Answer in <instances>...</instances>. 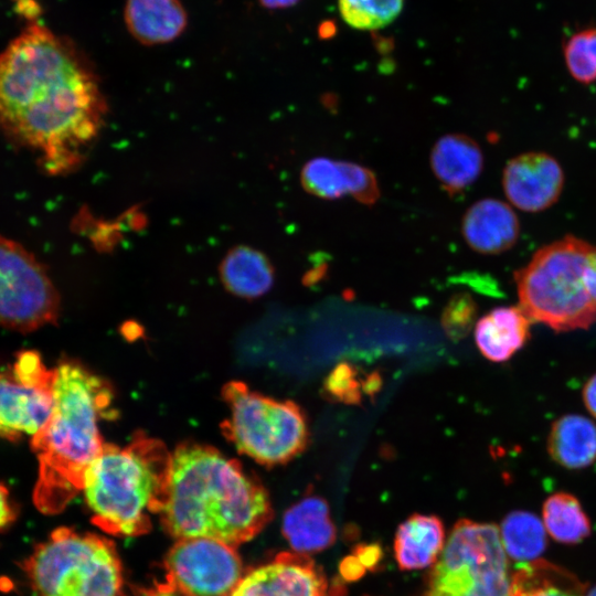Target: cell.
<instances>
[{
  "mask_svg": "<svg viewBox=\"0 0 596 596\" xmlns=\"http://www.w3.org/2000/svg\"><path fill=\"white\" fill-rule=\"evenodd\" d=\"M445 545V529L438 517L413 514L400 524L394 538V555L401 570L433 566Z\"/></svg>",
  "mask_w": 596,
  "mask_h": 596,
  "instance_id": "18",
  "label": "cell"
},
{
  "mask_svg": "<svg viewBox=\"0 0 596 596\" xmlns=\"http://www.w3.org/2000/svg\"><path fill=\"white\" fill-rule=\"evenodd\" d=\"M593 247L566 235L539 248L514 272L519 306L532 321L555 332L585 330L596 322V302L587 280Z\"/></svg>",
  "mask_w": 596,
  "mask_h": 596,
  "instance_id": "5",
  "label": "cell"
},
{
  "mask_svg": "<svg viewBox=\"0 0 596 596\" xmlns=\"http://www.w3.org/2000/svg\"><path fill=\"white\" fill-rule=\"evenodd\" d=\"M168 578L182 596H228L242 578L233 545L211 539H181L166 558Z\"/></svg>",
  "mask_w": 596,
  "mask_h": 596,
  "instance_id": "11",
  "label": "cell"
},
{
  "mask_svg": "<svg viewBox=\"0 0 596 596\" xmlns=\"http://www.w3.org/2000/svg\"><path fill=\"white\" fill-rule=\"evenodd\" d=\"M579 583L558 570L550 575L540 588L521 596H582Z\"/></svg>",
  "mask_w": 596,
  "mask_h": 596,
  "instance_id": "30",
  "label": "cell"
},
{
  "mask_svg": "<svg viewBox=\"0 0 596 596\" xmlns=\"http://www.w3.org/2000/svg\"><path fill=\"white\" fill-rule=\"evenodd\" d=\"M582 397L586 409L596 418V373L584 384Z\"/></svg>",
  "mask_w": 596,
  "mask_h": 596,
  "instance_id": "32",
  "label": "cell"
},
{
  "mask_svg": "<svg viewBox=\"0 0 596 596\" xmlns=\"http://www.w3.org/2000/svg\"><path fill=\"white\" fill-rule=\"evenodd\" d=\"M60 296L45 267L20 243L0 235V327L31 332L57 320Z\"/></svg>",
  "mask_w": 596,
  "mask_h": 596,
  "instance_id": "9",
  "label": "cell"
},
{
  "mask_svg": "<svg viewBox=\"0 0 596 596\" xmlns=\"http://www.w3.org/2000/svg\"><path fill=\"white\" fill-rule=\"evenodd\" d=\"M508 570L499 529L462 519L432 566L423 596H510Z\"/></svg>",
  "mask_w": 596,
  "mask_h": 596,
  "instance_id": "8",
  "label": "cell"
},
{
  "mask_svg": "<svg viewBox=\"0 0 596 596\" xmlns=\"http://www.w3.org/2000/svg\"><path fill=\"white\" fill-rule=\"evenodd\" d=\"M371 377L368 380L366 383ZM358 370L349 363L337 365L323 382V392L333 401L352 404L361 401L362 391Z\"/></svg>",
  "mask_w": 596,
  "mask_h": 596,
  "instance_id": "28",
  "label": "cell"
},
{
  "mask_svg": "<svg viewBox=\"0 0 596 596\" xmlns=\"http://www.w3.org/2000/svg\"><path fill=\"white\" fill-rule=\"evenodd\" d=\"M281 529L294 552L305 555L328 549L337 535L329 504L318 496L292 504L284 514Z\"/></svg>",
  "mask_w": 596,
  "mask_h": 596,
  "instance_id": "17",
  "label": "cell"
},
{
  "mask_svg": "<svg viewBox=\"0 0 596 596\" xmlns=\"http://www.w3.org/2000/svg\"><path fill=\"white\" fill-rule=\"evenodd\" d=\"M436 179L449 195H456L470 187L483 168V155L479 143L464 134H448L434 145L429 157Z\"/></svg>",
  "mask_w": 596,
  "mask_h": 596,
  "instance_id": "15",
  "label": "cell"
},
{
  "mask_svg": "<svg viewBox=\"0 0 596 596\" xmlns=\"http://www.w3.org/2000/svg\"><path fill=\"white\" fill-rule=\"evenodd\" d=\"M586 596H596V586L593 587V588H590V589L588 590V593L586 594Z\"/></svg>",
  "mask_w": 596,
  "mask_h": 596,
  "instance_id": "35",
  "label": "cell"
},
{
  "mask_svg": "<svg viewBox=\"0 0 596 596\" xmlns=\"http://www.w3.org/2000/svg\"><path fill=\"white\" fill-rule=\"evenodd\" d=\"M560 162L543 151H530L511 158L502 173V188L511 206L528 213L554 205L564 188Z\"/></svg>",
  "mask_w": 596,
  "mask_h": 596,
  "instance_id": "12",
  "label": "cell"
},
{
  "mask_svg": "<svg viewBox=\"0 0 596 596\" xmlns=\"http://www.w3.org/2000/svg\"><path fill=\"white\" fill-rule=\"evenodd\" d=\"M350 180L349 194L358 202L372 205L380 199V187L377 179L369 168L348 161Z\"/></svg>",
  "mask_w": 596,
  "mask_h": 596,
  "instance_id": "29",
  "label": "cell"
},
{
  "mask_svg": "<svg viewBox=\"0 0 596 596\" xmlns=\"http://www.w3.org/2000/svg\"><path fill=\"white\" fill-rule=\"evenodd\" d=\"M531 322L520 306L497 307L477 321L476 344L486 359L504 362L529 341Z\"/></svg>",
  "mask_w": 596,
  "mask_h": 596,
  "instance_id": "16",
  "label": "cell"
},
{
  "mask_svg": "<svg viewBox=\"0 0 596 596\" xmlns=\"http://www.w3.org/2000/svg\"><path fill=\"white\" fill-rule=\"evenodd\" d=\"M222 396L230 414L221 429L241 454L272 467L306 449L308 423L296 403L265 396L240 381L226 383Z\"/></svg>",
  "mask_w": 596,
  "mask_h": 596,
  "instance_id": "7",
  "label": "cell"
},
{
  "mask_svg": "<svg viewBox=\"0 0 596 596\" xmlns=\"http://www.w3.org/2000/svg\"><path fill=\"white\" fill-rule=\"evenodd\" d=\"M157 512L174 538L236 545L257 535L273 517L267 491L235 459L185 443L171 454Z\"/></svg>",
  "mask_w": 596,
  "mask_h": 596,
  "instance_id": "2",
  "label": "cell"
},
{
  "mask_svg": "<svg viewBox=\"0 0 596 596\" xmlns=\"http://www.w3.org/2000/svg\"><path fill=\"white\" fill-rule=\"evenodd\" d=\"M125 19L131 34L145 44L172 41L187 24L178 0H128Z\"/></svg>",
  "mask_w": 596,
  "mask_h": 596,
  "instance_id": "20",
  "label": "cell"
},
{
  "mask_svg": "<svg viewBox=\"0 0 596 596\" xmlns=\"http://www.w3.org/2000/svg\"><path fill=\"white\" fill-rule=\"evenodd\" d=\"M298 0H260L268 8H285L295 4Z\"/></svg>",
  "mask_w": 596,
  "mask_h": 596,
  "instance_id": "34",
  "label": "cell"
},
{
  "mask_svg": "<svg viewBox=\"0 0 596 596\" xmlns=\"http://www.w3.org/2000/svg\"><path fill=\"white\" fill-rule=\"evenodd\" d=\"M228 596H330L322 571L305 554L284 552L243 576Z\"/></svg>",
  "mask_w": 596,
  "mask_h": 596,
  "instance_id": "13",
  "label": "cell"
},
{
  "mask_svg": "<svg viewBox=\"0 0 596 596\" xmlns=\"http://www.w3.org/2000/svg\"><path fill=\"white\" fill-rule=\"evenodd\" d=\"M106 102L75 45L39 21L0 52V132L50 174L72 171L98 136Z\"/></svg>",
  "mask_w": 596,
  "mask_h": 596,
  "instance_id": "1",
  "label": "cell"
},
{
  "mask_svg": "<svg viewBox=\"0 0 596 596\" xmlns=\"http://www.w3.org/2000/svg\"><path fill=\"white\" fill-rule=\"evenodd\" d=\"M563 53L567 71L576 82L590 84L596 81V28L573 34Z\"/></svg>",
  "mask_w": 596,
  "mask_h": 596,
  "instance_id": "26",
  "label": "cell"
},
{
  "mask_svg": "<svg viewBox=\"0 0 596 596\" xmlns=\"http://www.w3.org/2000/svg\"><path fill=\"white\" fill-rule=\"evenodd\" d=\"M225 288L235 296L257 298L274 283V267L262 252L245 245L232 248L220 266Z\"/></svg>",
  "mask_w": 596,
  "mask_h": 596,
  "instance_id": "21",
  "label": "cell"
},
{
  "mask_svg": "<svg viewBox=\"0 0 596 596\" xmlns=\"http://www.w3.org/2000/svg\"><path fill=\"white\" fill-rule=\"evenodd\" d=\"M587 280H588L589 292L594 301L596 302V246L593 247L589 254Z\"/></svg>",
  "mask_w": 596,
  "mask_h": 596,
  "instance_id": "33",
  "label": "cell"
},
{
  "mask_svg": "<svg viewBox=\"0 0 596 596\" xmlns=\"http://www.w3.org/2000/svg\"><path fill=\"white\" fill-rule=\"evenodd\" d=\"M17 517L8 489L0 483V529L10 525Z\"/></svg>",
  "mask_w": 596,
  "mask_h": 596,
  "instance_id": "31",
  "label": "cell"
},
{
  "mask_svg": "<svg viewBox=\"0 0 596 596\" xmlns=\"http://www.w3.org/2000/svg\"><path fill=\"white\" fill-rule=\"evenodd\" d=\"M551 459L563 468L584 469L596 461V424L579 414L553 422L546 440Z\"/></svg>",
  "mask_w": 596,
  "mask_h": 596,
  "instance_id": "19",
  "label": "cell"
},
{
  "mask_svg": "<svg viewBox=\"0 0 596 596\" xmlns=\"http://www.w3.org/2000/svg\"><path fill=\"white\" fill-rule=\"evenodd\" d=\"M24 568L36 596H126L117 551L95 534L58 528Z\"/></svg>",
  "mask_w": 596,
  "mask_h": 596,
  "instance_id": "6",
  "label": "cell"
},
{
  "mask_svg": "<svg viewBox=\"0 0 596 596\" xmlns=\"http://www.w3.org/2000/svg\"><path fill=\"white\" fill-rule=\"evenodd\" d=\"M542 514L545 531L557 542L578 543L590 532L586 513L571 493L551 494L543 503Z\"/></svg>",
  "mask_w": 596,
  "mask_h": 596,
  "instance_id": "23",
  "label": "cell"
},
{
  "mask_svg": "<svg viewBox=\"0 0 596 596\" xmlns=\"http://www.w3.org/2000/svg\"><path fill=\"white\" fill-rule=\"evenodd\" d=\"M477 316V307L468 294H457L446 305L441 324L447 336L454 340L465 338L471 330Z\"/></svg>",
  "mask_w": 596,
  "mask_h": 596,
  "instance_id": "27",
  "label": "cell"
},
{
  "mask_svg": "<svg viewBox=\"0 0 596 596\" xmlns=\"http://www.w3.org/2000/svg\"><path fill=\"white\" fill-rule=\"evenodd\" d=\"M54 369L38 352H21L11 371L0 372V436L11 440L36 434L53 411Z\"/></svg>",
  "mask_w": 596,
  "mask_h": 596,
  "instance_id": "10",
  "label": "cell"
},
{
  "mask_svg": "<svg viewBox=\"0 0 596 596\" xmlns=\"http://www.w3.org/2000/svg\"><path fill=\"white\" fill-rule=\"evenodd\" d=\"M403 0H339L343 20L359 30H376L387 25L401 12Z\"/></svg>",
  "mask_w": 596,
  "mask_h": 596,
  "instance_id": "25",
  "label": "cell"
},
{
  "mask_svg": "<svg viewBox=\"0 0 596 596\" xmlns=\"http://www.w3.org/2000/svg\"><path fill=\"white\" fill-rule=\"evenodd\" d=\"M520 221L513 207L501 200L486 198L464 214L461 232L475 252L497 255L512 248L520 236Z\"/></svg>",
  "mask_w": 596,
  "mask_h": 596,
  "instance_id": "14",
  "label": "cell"
},
{
  "mask_svg": "<svg viewBox=\"0 0 596 596\" xmlns=\"http://www.w3.org/2000/svg\"><path fill=\"white\" fill-rule=\"evenodd\" d=\"M111 396L110 386L77 362L54 369L53 411L31 440L39 462L33 500L41 512L62 511L83 490L85 473L104 446L98 421Z\"/></svg>",
  "mask_w": 596,
  "mask_h": 596,
  "instance_id": "3",
  "label": "cell"
},
{
  "mask_svg": "<svg viewBox=\"0 0 596 596\" xmlns=\"http://www.w3.org/2000/svg\"><path fill=\"white\" fill-rule=\"evenodd\" d=\"M170 459L159 439L146 436H137L125 447L104 444L85 473L82 490L93 522L110 534L146 533L148 512H157Z\"/></svg>",
  "mask_w": 596,
  "mask_h": 596,
  "instance_id": "4",
  "label": "cell"
},
{
  "mask_svg": "<svg viewBox=\"0 0 596 596\" xmlns=\"http://www.w3.org/2000/svg\"><path fill=\"white\" fill-rule=\"evenodd\" d=\"M499 531L507 556L522 564L533 562L545 549V528L530 512H511L502 521Z\"/></svg>",
  "mask_w": 596,
  "mask_h": 596,
  "instance_id": "22",
  "label": "cell"
},
{
  "mask_svg": "<svg viewBox=\"0 0 596 596\" xmlns=\"http://www.w3.org/2000/svg\"><path fill=\"white\" fill-rule=\"evenodd\" d=\"M300 182L306 192L326 200H336L349 194L350 180L348 161L316 157L307 161L300 172Z\"/></svg>",
  "mask_w": 596,
  "mask_h": 596,
  "instance_id": "24",
  "label": "cell"
}]
</instances>
